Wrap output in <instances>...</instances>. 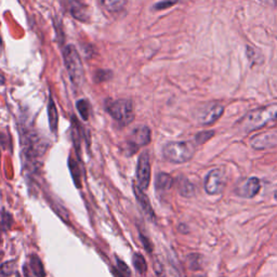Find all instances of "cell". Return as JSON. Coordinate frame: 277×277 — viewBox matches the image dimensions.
Returning a JSON list of instances; mask_svg holds the SVG:
<instances>
[{
  "label": "cell",
  "instance_id": "d6986e66",
  "mask_svg": "<svg viewBox=\"0 0 277 277\" xmlns=\"http://www.w3.org/2000/svg\"><path fill=\"white\" fill-rule=\"evenodd\" d=\"M246 55L248 57V60L251 62V64H261L263 63V55L262 52L258 50L257 48L248 46L246 49Z\"/></svg>",
  "mask_w": 277,
  "mask_h": 277
},
{
  "label": "cell",
  "instance_id": "9a60e30c",
  "mask_svg": "<svg viewBox=\"0 0 277 277\" xmlns=\"http://www.w3.org/2000/svg\"><path fill=\"white\" fill-rule=\"evenodd\" d=\"M174 181L170 174L159 172L155 179V189L159 192H166L172 188Z\"/></svg>",
  "mask_w": 277,
  "mask_h": 277
},
{
  "label": "cell",
  "instance_id": "7a4b0ae2",
  "mask_svg": "<svg viewBox=\"0 0 277 277\" xmlns=\"http://www.w3.org/2000/svg\"><path fill=\"white\" fill-rule=\"evenodd\" d=\"M195 154V146L190 141L168 142L163 148V155L168 162L183 164L191 161Z\"/></svg>",
  "mask_w": 277,
  "mask_h": 277
},
{
  "label": "cell",
  "instance_id": "277c9868",
  "mask_svg": "<svg viewBox=\"0 0 277 277\" xmlns=\"http://www.w3.org/2000/svg\"><path fill=\"white\" fill-rule=\"evenodd\" d=\"M106 111L120 125H129L135 119V110L130 100L119 99L111 101L106 105Z\"/></svg>",
  "mask_w": 277,
  "mask_h": 277
},
{
  "label": "cell",
  "instance_id": "3957f363",
  "mask_svg": "<svg viewBox=\"0 0 277 277\" xmlns=\"http://www.w3.org/2000/svg\"><path fill=\"white\" fill-rule=\"evenodd\" d=\"M64 63H65L66 71L72 83L77 87L82 86L84 78V71L82 57L74 46L68 45L64 49Z\"/></svg>",
  "mask_w": 277,
  "mask_h": 277
},
{
  "label": "cell",
  "instance_id": "7c38bea8",
  "mask_svg": "<svg viewBox=\"0 0 277 277\" xmlns=\"http://www.w3.org/2000/svg\"><path fill=\"white\" fill-rule=\"evenodd\" d=\"M47 143L40 138L39 136H29L26 142V153L29 157H38L45 153Z\"/></svg>",
  "mask_w": 277,
  "mask_h": 277
},
{
  "label": "cell",
  "instance_id": "8fae6325",
  "mask_svg": "<svg viewBox=\"0 0 277 277\" xmlns=\"http://www.w3.org/2000/svg\"><path fill=\"white\" fill-rule=\"evenodd\" d=\"M250 144L254 150H268L277 145V133H262L251 138Z\"/></svg>",
  "mask_w": 277,
  "mask_h": 277
},
{
  "label": "cell",
  "instance_id": "5bb4252c",
  "mask_svg": "<svg viewBox=\"0 0 277 277\" xmlns=\"http://www.w3.org/2000/svg\"><path fill=\"white\" fill-rule=\"evenodd\" d=\"M175 183H177V189L181 196L185 197V198H191V197L195 195L196 189L194 184L190 182L185 177H179L175 181Z\"/></svg>",
  "mask_w": 277,
  "mask_h": 277
},
{
  "label": "cell",
  "instance_id": "f1b7e54d",
  "mask_svg": "<svg viewBox=\"0 0 277 277\" xmlns=\"http://www.w3.org/2000/svg\"><path fill=\"white\" fill-rule=\"evenodd\" d=\"M140 238H141V241H142L143 247H144V249L146 250V251H147L148 253L153 252V245H152L151 241H150V239H148L142 232H140Z\"/></svg>",
  "mask_w": 277,
  "mask_h": 277
},
{
  "label": "cell",
  "instance_id": "7402d4cb",
  "mask_svg": "<svg viewBox=\"0 0 277 277\" xmlns=\"http://www.w3.org/2000/svg\"><path fill=\"white\" fill-rule=\"evenodd\" d=\"M77 110L79 111V114L83 117V120H88L89 115H90V103L88 102L87 100H79L77 104Z\"/></svg>",
  "mask_w": 277,
  "mask_h": 277
},
{
  "label": "cell",
  "instance_id": "cb8c5ba5",
  "mask_svg": "<svg viewBox=\"0 0 277 277\" xmlns=\"http://www.w3.org/2000/svg\"><path fill=\"white\" fill-rule=\"evenodd\" d=\"M188 262L191 270L197 271L201 269V257L199 254H191L188 257Z\"/></svg>",
  "mask_w": 277,
  "mask_h": 277
},
{
  "label": "cell",
  "instance_id": "30bf717a",
  "mask_svg": "<svg viewBox=\"0 0 277 277\" xmlns=\"http://www.w3.org/2000/svg\"><path fill=\"white\" fill-rule=\"evenodd\" d=\"M72 17L81 22H87L90 19L89 7L83 0H66Z\"/></svg>",
  "mask_w": 277,
  "mask_h": 277
},
{
  "label": "cell",
  "instance_id": "1f68e13d",
  "mask_svg": "<svg viewBox=\"0 0 277 277\" xmlns=\"http://www.w3.org/2000/svg\"><path fill=\"white\" fill-rule=\"evenodd\" d=\"M2 53V40H1V36H0V55Z\"/></svg>",
  "mask_w": 277,
  "mask_h": 277
},
{
  "label": "cell",
  "instance_id": "f546056e",
  "mask_svg": "<svg viewBox=\"0 0 277 277\" xmlns=\"http://www.w3.org/2000/svg\"><path fill=\"white\" fill-rule=\"evenodd\" d=\"M155 271H156L158 277H164L163 270H162V266L161 265H158V268H156V266H155Z\"/></svg>",
  "mask_w": 277,
  "mask_h": 277
},
{
  "label": "cell",
  "instance_id": "ffe728a7",
  "mask_svg": "<svg viewBox=\"0 0 277 277\" xmlns=\"http://www.w3.org/2000/svg\"><path fill=\"white\" fill-rule=\"evenodd\" d=\"M68 165H69V170H71L72 177L74 179V182H75L77 188H81V186H82V183H81L82 173H81V169H79V165L77 164V162L73 157H69Z\"/></svg>",
  "mask_w": 277,
  "mask_h": 277
},
{
  "label": "cell",
  "instance_id": "8992f818",
  "mask_svg": "<svg viewBox=\"0 0 277 277\" xmlns=\"http://www.w3.org/2000/svg\"><path fill=\"white\" fill-rule=\"evenodd\" d=\"M152 133L151 129L147 126H138L133 129L129 137L127 138L128 150L132 153H136L138 148L147 145L151 142Z\"/></svg>",
  "mask_w": 277,
  "mask_h": 277
},
{
  "label": "cell",
  "instance_id": "83f0119b",
  "mask_svg": "<svg viewBox=\"0 0 277 277\" xmlns=\"http://www.w3.org/2000/svg\"><path fill=\"white\" fill-rule=\"evenodd\" d=\"M116 263H117V270H118L122 275H125L126 277L131 276V271L129 270V268H128V265L125 262H122L120 259L117 258Z\"/></svg>",
  "mask_w": 277,
  "mask_h": 277
},
{
  "label": "cell",
  "instance_id": "e0dca14e",
  "mask_svg": "<svg viewBox=\"0 0 277 277\" xmlns=\"http://www.w3.org/2000/svg\"><path fill=\"white\" fill-rule=\"evenodd\" d=\"M29 264H30V269L31 272H33L34 275L36 277H45L46 276V272L44 269V264H42L40 258L38 255L36 254H31L30 255V261H29Z\"/></svg>",
  "mask_w": 277,
  "mask_h": 277
},
{
  "label": "cell",
  "instance_id": "9c48e42d",
  "mask_svg": "<svg viewBox=\"0 0 277 277\" xmlns=\"http://www.w3.org/2000/svg\"><path fill=\"white\" fill-rule=\"evenodd\" d=\"M261 182L258 178L251 177L242 181L235 190L236 194L243 198H253L260 192Z\"/></svg>",
  "mask_w": 277,
  "mask_h": 277
},
{
  "label": "cell",
  "instance_id": "484cf974",
  "mask_svg": "<svg viewBox=\"0 0 277 277\" xmlns=\"http://www.w3.org/2000/svg\"><path fill=\"white\" fill-rule=\"evenodd\" d=\"M111 77V72L108 71V69H100L95 73V82L97 83H103L109 81Z\"/></svg>",
  "mask_w": 277,
  "mask_h": 277
},
{
  "label": "cell",
  "instance_id": "6da1fadb",
  "mask_svg": "<svg viewBox=\"0 0 277 277\" xmlns=\"http://www.w3.org/2000/svg\"><path fill=\"white\" fill-rule=\"evenodd\" d=\"M277 121V103L269 104L262 108L250 111L243 117L239 122L241 129L246 132H252L259 130L265 126L274 124Z\"/></svg>",
  "mask_w": 277,
  "mask_h": 277
},
{
  "label": "cell",
  "instance_id": "d6a6232c",
  "mask_svg": "<svg viewBox=\"0 0 277 277\" xmlns=\"http://www.w3.org/2000/svg\"><path fill=\"white\" fill-rule=\"evenodd\" d=\"M195 277H205V276H195Z\"/></svg>",
  "mask_w": 277,
  "mask_h": 277
},
{
  "label": "cell",
  "instance_id": "4dcf8cb0",
  "mask_svg": "<svg viewBox=\"0 0 277 277\" xmlns=\"http://www.w3.org/2000/svg\"><path fill=\"white\" fill-rule=\"evenodd\" d=\"M114 275H115V277H126L125 275H122L118 270H115L114 271Z\"/></svg>",
  "mask_w": 277,
  "mask_h": 277
},
{
  "label": "cell",
  "instance_id": "4fadbf2b",
  "mask_svg": "<svg viewBox=\"0 0 277 277\" xmlns=\"http://www.w3.org/2000/svg\"><path fill=\"white\" fill-rule=\"evenodd\" d=\"M133 193H135L137 197V200L141 207L143 214H144L150 220H153L154 218H155V212H154L151 201L148 199V197L145 195L144 191H142L138 185H133Z\"/></svg>",
  "mask_w": 277,
  "mask_h": 277
},
{
  "label": "cell",
  "instance_id": "d4e9b609",
  "mask_svg": "<svg viewBox=\"0 0 277 277\" xmlns=\"http://www.w3.org/2000/svg\"><path fill=\"white\" fill-rule=\"evenodd\" d=\"M215 137V131H201L199 133H197L195 136V141L198 143V144H204L207 141H209L211 138Z\"/></svg>",
  "mask_w": 277,
  "mask_h": 277
},
{
  "label": "cell",
  "instance_id": "4316f807",
  "mask_svg": "<svg viewBox=\"0 0 277 277\" xmlns=\"http://www.w3.org/2000/svg\"><path fill=\"white\" fill-rule=\"evenodd\" d=\"M179 0H161V1H158L155 6H154V9L155 10H165V9H168L170 7L174 6L175 3H178Z\"/></svg>",
  "mask_w": 277,
  "mask_h": 277
},
{
  "label": "cell",
  "instance_id": "ac0fdd59",
  "mask_svg": "<svg viewBox=\"0 0 277 277\" xmlns=\"http://www.w3.org/2000/svg\"><path fill=\"white\" fill-rule=\"evenodd\" d=\"M104 8L110 12H119L126 6V0H102Z\"/></svg>",
  "mask_w": 277,
  "mask_h": 277
},
{
  "label": "cell",
  "instance_id": "603a6c76",
  "mask_svg": "<svg viewBox=\"0 0 277 277\" xmlns=\"http://www.w3.org/2000/svg\"><path fill=\"white\" fill-rule=\"evenodd\" d=\"M15 268H17V261H8V262L3 263L1 266H0V273L4 276L11 275L13 272L15 271Z\"/></svg>",
  "mask_w": 277,
  "mask_h": 277
},
{
  "label": "cell",
  "instance_id": "ba28073f",
  "mask_svg": "<svg viewBox=\"0 0 277 277\" xmlns=\"http://www.w3.org/2000/svg\"><path fill=\"white\" fill-rule=\"evenodd\" d=\"M137 181L138 186L145 191L151 182V161L147 152H143L138 159L137 165Z\"/></svg>",
  "mask_w": 277,
  "mask_h": 277
},
{
  "label": "cell",
  "instance_id": "52a82bcc",
  "mask_svg": "<svg viewBox=\"0 0 277 277\" xmlns=\"http://www.w3.org/2000/svg\"><path fill=\"white\" fill-rule=\"evenodd\" d=\"M224 108L219 103H208L198 110L196 114L197 121L202 126H209L216 122L222 116Z\"/></svg>",
  "mask_w": 277,
  "mask_h": 277
},
{
  "label": "cell",
  "instance_id": "2e32d148",
  "mask_svg": "<svg viewBox=\"0 0 277 277\" xmlns=\"http://www.w3.org/2000/svg\"><path fill=\"white\" fill-rule=\"evenodd\" d=\"M48 117H49V126L52 132H56L57 130V122H58V114L56 106L53 102L52 98H50L49 103H48Z\"/></svg>",
  "mask_w": 277,
  "mask_h": 277
},
{
  "label": "cell",
  "instance_id": "44dd1931",
  "mask_svg": "<svg viewBox=\"0 0 277 277\" xmlns=\"http://www.w3.org/2000/svg\"><path fill=\"white\" fill-rule=\"evenodd\" d=\"M133 265H135V269L137 270V272H138L140 274L146 273L147 263L142 254L140 253L133 254Z\"/></svg>",
  "mask_w": 277,
  "mask_h": 277
},
{
  "label": "cell",
  "instance_id": "5b68a950",
  "mask_svg": "<svg viewBox=\"0 0 277 277\" xmlns=\"http://www.w3.org/2000/svg\"><path fill=\"white\" fill-rule=\"evenodd\" d=\"M226 185V173L221 168L210 170L205 178L204 188L207 194L218 195L221 194Z\"/></svg>",
  "mask_w": 277,
  "mask_h": 277
}]
</instances>
